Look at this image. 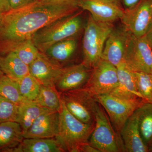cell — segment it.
Listing matches in <instances>:
<instances>
[{"instance_id":"836d02e7","label":"cell","mask_w":152,"mask_h":152,"mask_svg":"<svg viewBox=\"0 0 152 152\" xmlns=\"http://www.w3.org/2000/svg\"><path fill=\"white\" fill-rule=\"evenodd\" d=\"M145 36L148 42L152 48V23Z\"/></svg>"},{"instance_id":"4dcf8cb0","label":"cell","mask_w":152,"mask_h":152,"mask_svg":"<svg viewBox=\"0 0 152 152\" xmlns=\"http://www.w3.org/2000/svg\"><path fill=\"white\" fill-rule=\"evenodd\" d=\"M124 10H129L134 7L142 0H117Z\"/></svg>"},{"instance_id":"7402d4cb","label":"cell","mask_w":152,"mask_h":152,"mask_svg":"<svg viewBox=\"0 0 152 152\" xmlns=\"http://www.w3.org/2000/svg\"><path fill=\"white\" fill-rule=\"evenodd\" d=\"M49 111H52L37 104L34 102L27 100L19 104L17 122L20 125L23 134L30 129L41 115Z\"/></svg>"},{"instance_id":"ba28073f","label":"cell","mask_w":152,"mask_h":152,"mask_svg":"<svg viewBox=\"0 0 152 152\" xmlns=\"http://www.w3.org/2000/svg\"><path fill=\"white\" fill-rule=\"evenodd\" d=\"M118 83L116 67L101 58L92 68L89 78L84 87L96 96L110 94Z\"/></svg>"},{"instance_id":"3957f363","label":"cell","mask_w":152,"mask_h":152,"mask_svg":"<svg viewBox=\"0 0 152 152\" xmlns=\"http://www.w3.org/2000/svg\"><path fill=\"white\" fill-rule=\"evenodd\" d=\"M58 130L55 137L65 152H78L80 146L88 142L95 124L83 122L71 113L62 101L59 111Z\"/></svg>"},{"instance_id":"d6a6232c","label":"cell","mask_w":152,"mask_h":152,"mask_svg":"<svg viewBox=\"0 0 152 152\" xmlns=\"http://www.w3.org/2000/svg\"><path fill=\"white\" fill-rule=\"evenodd\" d=\"M78 152H100L99 150L91 145L88 142L80 146Z\"/></svg>"},{"instance_id":"603a6c76","label":"cell","mask_w":152,"mask_h":152,"mask_svg":"<svg viewBox=\"0 0 152 152\" xmlns=\"http://www.w3.org/2000/svg\"><path fill=\"white\" fill-rule=\"evenodd\" d=\"M136 111L142 138L150 151L152 148V104L145 102Z\"/></svg>"},{"instance_id":"f546056e","label":"cell","mask_w":152,"mask_h":152,"mask_svg":"<svg viewBox=\"0 0 152 152\" xmlns=\"http://www.w3.org/2000/svg\"><path fill=\"white\" fill-rule=\"evenodd\" d=\"M38 0H8L12 10H18L29 5Z\"/></svg>"},{"instance_id":"d4e9b609","label":"cell","mask_w":152,"mask_h":152,"mask_svg":"<svg viewBox=\"0 0 152 152\" xmlns=\"http://www.w3.org/2000/svg\"><path fill=\"white\" fill-rule=\"evenodd\" d=\"M0 95L19 105L27 101L20 92L17 82L3 73L0 75Z\"/></svg>"},{"instance_id":"6da1fadb","label":"cell","mask_w":152,"mask_h":152,"mask_svg":"<svg viewBox=\"0 0 152 152\" xmlns=\"http://www.w3.org/2000/svg\"><path fill=\"white\" fill-rule=\"evenodd\" d=\"M78 0H38L4 14L0 24V54L12 51L56 20L78 11Z\"/></svg>"},{"instance_id":"e0dca14e","label":"cell","mask_w":152,"mask_h":152,"mask_svg":"<svg viewBox=\"0 0 152 152\" xmlns=\"http://www.w3.org/2000/svg\"><path fill=\"white\" fill-rule=\"evenodd\" d=\"M116 67L118 83L110 94L125 99H142L137 88L134 72L129 69L124 63Z\"/></svg>"},{"instance_id":"5b68a950","label":"cell","mask_w":152,"mask_h":152,"mask_svg":"<svg viewBox=\"0 0 152 152\" xmlns=\"http://www.w3.org/2000/svg\"><path fill=\"white\" fill-rule=\"evenodd\" d=\"M88 142L100 152H125L120 134L115 130L107 114L99 103L95 114L94 129Z\"/></svg>"},{"instance_id":"7a4b0ae2","label":"cell","mask_w":152,"mask_h":152,"mask_svg":"<svg viewBox=\"0 0 152 152\" xmlns=\"http://www.w3.org/2000/svg\"><path fill=\"white\" fill-rule=\"evenodd\" d=\"M78 11L56 20L33 35L32 41L41 53H43L53 44L74 37L81 31L83 25L82 12Z\"/></svg>"},{"instance_id":"8fae6325","label":"cell","mask_w":152,"mask_h":152,"mask_svg":"<svg viewBox=\"0 0 152 152\" xmlns=\"http://www.w3.org/2000/svg\"><path fill=\"white\" fill-rule=\"evenodd\" d=\"M132 36V34L123 25L114 28L106 40L102 58L116 67L124 63Z\"/></svg>"},{"instance_id":"4316f807","label":"cell","mask_w":152,"mask_h":152,"mask_svg":"<svg viewBox=\"0 0 152 152\" xmlns=\"http://www.w3.org/2000/svg\"><path fill=\"white\" fill-rule=\"evenodd\" d=\"M12 51L26 64L29 66L37 58L40 52L33 43L31 39L19 45Z\"/></svg>"},{"instance_id":"ffe728a7","label":"cell","mask_w":152,"mask_h":152,"mask_svg":"<svg viewBox=\"0 0 152 152\" xmlns=\"http://www.w3.org/2000/svg\"><path fill=\"white\" fill-rule=\"evenodd\" d=\"M56 139L24 138L18 146L9 152H64Z\"/></svg>"},{"instance_id":"52a82bcc","label":"cell","mask_w":152,"mask_h":152,"mask_svg":"<svg viewBox=\"0 0 152 152\" xmlns=\"http://www.w3.org/2000/svg\"><path fill=\"white\" fill-rule=\"evenodd\" d=\"M96 96L107 114L115 130L119 134L128 119L145 102L142 99H125L110 94Z\"/></svg>"},{"instance_id":"9c48e42d","label":"cell","mask_w":152,"mask_h":152,"mask_svg":"<svg viewBox=\"0 0 152 152\" xmlns=\"http://www.w3.org/2000/svg\"><path fill=\"white\" fill-rule=\"evenodd\" d=\"M124 63L132 72L152 74V48L145 36L137 37L132 35Z\"/></svg>"},{"instance_id":"2e32d148","label":"cell","mask_w":152,"mask_h":152,"mask_svg":"<svg viewBox=\"0 0 152 152\" xmlns=\"http://www.w3.org/2000/svg\"><path fill=\"white\" fill-rule=\"evenodd\" d=\"M124 151L147 152L149 151L144 143L139 129L137 111L126 121L120 133Z\"/></svg>"},{"instance_id":"8d00e7d4","label":"cell","mask_w":152,"mask_h":152,"mask_svg":"<svg viewBox=\"0 0 152 152\" xmlns=\"http://www.w3.org/2000/svg\"><path fill=\"white\" fill-rule=\"evenodd\" d=\"M151 151H152V148L151 149Z\"/></svg>"},{"instance_id":"d590c367","label":"cell","mask_w":152,"mask_h":152,"mask_svg":"<svg viewBox=\"0 0 152 152\" xmlns=\"http://www.w3.org/2000/svg\"><path fill=\"white\" fill-rule=\"evenodd\" d=\"M2 73V72H1V71H0V75H1V74Z\"/></svg>"},{"instance_id":"5bb4252c","label":"cell","mask_w":152,"mask_h":152,"mask_svg":"<svg viewBox=\"0 0 152 152\" xmlns=\"http://www.w3.org/2000/svg\"><path fill=\"white\" fill-rule=\"evenodd\" d=\"M64 67L52 61L41 52L29 66L30 73L42 85H55Z\"/></svg>"},{"instance_id":"83f0119b","label":"cell","mask_w":152,"mask_h":152,"mask_svg":"<svg viewBox=\"0 0 152 152\" xmlns=\"http://www.w3.org/2000/svg\"><path fill=\"white\" fill-rule=\"evenodd\" d=\"M139 92L145 102L152 104V74L134 72Z\"/></svg>"},{"instance_id":"1f68e13d","label":"cell","mask_w":152,"mask_h":152,"mask_svg":"<svg viewBox=\"0 0 152 152\" xmlns=\"http://www.w3.org/2000/svg\"><path fill=\"white\" fill-rule=\"evenodd\" d=\"M11 10L8 0H0V14L4 15Z\"/></svg>"},{"instance_id":"cb8c5ba5","label":"cell","mask_w":152,"mask_h":152,"mask_svg":"<svg viewBox=\"0 0 152 152\" xmlns=\"http://www.w3.org/2000/svg\"><path fill=\"white\" fill-rule=\"evenodd\" d=\"M34 102L52 111L59 112L62 104L61 93L55 85H41L39 95Z\"/></svg>"},{"instance_id":"9a60e30c","label":"cell","mask_w":152,"mask_h":152,"mask_svg":"<svg viewBox=\"0 0 152 152\" xmlns=\"http://www.w3.org/2000/svg\"><path fill=\"white\" fill-rule=\"evenodd\" d=\"M59 113L49 111L42 114L36 119L26 132L24 138H46L56 136L58 130Z\"/></svg>"},{"instance_id":"7c38bea8","label":"cell","mask_w":152,"mask_h":152,"mask_svg":"<svg viewBox=\"0 0 152 152\" xmlns=\"http://www.w3.org/2000/svg\"><path fill=\"white\" fill-rule=\"evenodd\" d=\"M78 5L96 20L105 23L121 20L125 11L117 0H78Z\"/></svg>"},{"instance_id":"44dd1931","label":"cell","mask_w":152,"mask_h":152,"mask_svg":"<svg viewBox=\"0 0 152 152\" xmlns=\"http://www.w3.org/2000/svg\"><path fill=\"white\" fill-rule=\"evenodd\" d=\"M24 139L19 123L7 121L0 123V152H9Z\"/></svg>"},{"instance_id":"30bf717a","label":"cell","mask_w":152,"mask_h":152,"mask_svg":"<svg viewBox=\"0 0 152 152\" xmlns=\"http://www.w3.org/2000/svg\"><path fill=\"white\" fill-rule=\"evenodd\" d=\"M120 20L133 36H145L152 23V0H142L132 8L125 10Z\"/></svg>"},{"instance_id":"f1b7e54d","label":"cell","mask_w":152,"mask_h":152,"mask_svg":"<svg viewBox=\"0 0 152 152\" xmlns=\"http://www.w3.org/2000/svg\"><path fill=\"white\" fill-rule=\"evenodd\" d=\"M19 105L0 95V123L17 122Z\"/></svg>"},{"instance_id":"4fadbf2b","label":"cell","mask_w":152,"mask_h":152,"mask_svg":"<svg viewBox=\"0 0 152 152\" xmlns=\"http://www.w3.org/2000/svg\"><path fill=\"white\" fill-rule=\"evenodd\" d=\"M91 70L83 62L64 67L55 86L61 93L83 88L89 78Z\"/></svg>"},{"instance_id":"d6986e66","label":"cell","mask_w":152,"mask_h":152,"mask_svg":"<svg viewBox=\"0 0 152 152\" xmlns=\"http://www.w3.org/2000/svg\"><path fill=\"white\" fill-rule=\"evenodd\" d=\"M77 46V40L74 37L53 44L43 54L52 61L63 67V64L70 61L75 54Z\"/></svg>"},{"instance_id":"484cf974","label":"cell","mask_w":152,"mask_h":152,"mask_svg":"<svg viewBox=\"0 0 152 152\" xmlns=\"http://www.w3.org/2000/svg\"><path fill=\"white\" fill-rule=\"evenodd\" d=\"M16 82L20 92L26 100L31 102L35 100L41 86L37 79L29 73Z\"/></svg>"},{"instance_id":"e575fe53","label":"cell","mask_w":152,"mask_h":152,"mask_svg":"<svg viewBox=\"0 0 152 152\" xmlns=\"http://www.w3.org/2000/svg\"><path fill=\"white\" fill-rule=\"evenodd\" d=\"M4 15L0 14V24H1V22L2 21V20L3 15Z\"/></svg>"},{"instance_id":"277c9868","label":"cell","mask_w":152,"mask_h":152,"mask_svg":"<svg viewBox=\"0 0 152 152\" xmlns=\"http://www.w3.org/2000/svg\"><path fill=\"white\" fill-rule=\"evenodd\" d=\"M113 28V23L98 21L90 14L83 39V62L86 65L92 68L102 58L106 40Z\"/></svg>"},{"instance_id":"8992f818","label":"cell","mask_w":152,"mask_h":152,"mask_svg":"<svg viewBox=\"0 0 152 152\" xmlns=\"http://www.w3.org/2000/svg\"><path fill=\"white\" fill-rule=\"evenodd\" d=\"M62 101L69 112L86 124H94L99 102L96 96L84 87L61 93Z\"/></svg>"},{"instance_id":"ac0fdd59","label":"cell","mask_w":152,"mask_h":152,"mask_svg":"<svg viewBox=\"0 0 152 152\" xmlns=\"http://www.w3.org/2000/svg\"><path fill=\"white\" fill-rule=\"evenodd\" d=\"M0 71L16 82L30 73L29 66L13 51L0 54Z\"/></svg>"}]
</instances>
